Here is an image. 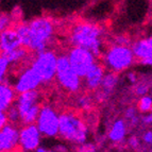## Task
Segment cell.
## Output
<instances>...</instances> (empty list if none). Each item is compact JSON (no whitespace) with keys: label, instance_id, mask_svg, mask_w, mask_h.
<instances>
[{"label":"cell","instance_id":"1","mask_svg":"<svg viewBox=\"0 0 152 152\" xmlns=\"http://www.w3.org/2000/svg\"><path fill=\"white\" fill-rule=\"evenodd\" d=\"M21 45L33 52L46 50L54 35V25L49 17H37L15 27Z\"/></svg>","mask_w":152,"mask_h":152},{"label":"cell","instance_id":"13","mask_svg":"<svg viewBox=\"0 0 152 152\" xmlns=\"http://www.w3.org/2000/svg\"><path fill=\"white\" fill-rule=\"evenodd\" d=\"M107 74V68L103 64L98 62L94 64V66L88 70L85 77L83 78V83L85 88L91 91H96L101 87L103 79Z\"/></svg>","mask_w":152,"mask_h":152},{"label":"cell","instance_id":"22","mask_svg":"<svg viewBox=\"0 0 152 152\" xmlns=\"http://www.w3.org/2000/svg\"><path fill=\"white\" fill-rule=\"evenodd\" d=\"M5 113H7V116H8V119L10 124H17L18 122H21L20 114H19V111H18V109L16 107L15 104H13L8 111H5Z\"/></svg>","mask_w":152,"mask_h":152},{"label":"cell","instance_id":"27","mask_svg":"<svg viewBox=\"0 0 152 152\" xmlns=\"http://www.w3.org/2000/svg\"><path fill=\"white\" fill-rule=\"evenodd\" d=\"M140 140L144 145V147H152V130L147 129L145 130L140 134Z\"/></svg>","mask_w":152,"mask_h":152},{"label":"cell","instance_id":"17","mask_svg":"<svg viewBox=\"0 0 152 152\" xmlns=\"http://www.w3.org/2000/svg\"><path fill=\"white\" fill-rule=\"evenodd\" d=\"M128 128H129V124L126 121V119H122V118L116 119L113 122L111 128H110L109 140L113 144H120V142H122L126 140V137H127Z\"/></svg>","mask_w":152,"mask_h":152},{"label":"cell","instance_id":"34","mask_svg":"<svg viewBox=\"0 0 152 152\" xmlns=\"http://www.w3.org/2000/svg\"><path fill=\"white\" fill-rule=\"evenodd\" d=\"M140 64H142L144 66H148V67H152V58H146V60H142L140 61Z\"/></svg>","mask_w":152,"mask_h":152},{"label":"cell","instance_id":"33","mask_svg":"<svg viewBox=\"0 0 152 152\" xmlns=\"http://www.w3.org/2000/svg\"><path fill=\"white\" fill-rule=\"evenodd\" d=\"M7 124H9L7 113H5V112H0V128L4 127Z\"/></svg>","mask_w":152,"mask_h":152},{"label":"cell","instance_id":"12","mask_svg":"<svg viewBox=\"0 0 152 152\" xmlns=\"http://www.w3.org/2000/svg\"><path fill=\"white\" fill-rule=\"evenodd\" d=\"M19 131L17 126L13 124H7L0 130V151L15 152L20 148L19 142Z\"/></svg>","mask_w":152,"mask_h":152},{"label":"cell","instance_id":"18","mask_svg":"<svg viewBox=\"0 0 152 152\" xmlns=\"http://www.w3.org/2000/svg\"><path fill=\"white\" fill-rule=\"evenodd\" d=\"M14 86L10 85L7 82H1L0 85V111H8L13 104L15 103L16 95Z\"/></svg>","mask_w":152,"mask_h":152},{"label":"cell","instance_id":"4","mask_svg":"<svg viewBox=\"0 0 152 152\" xmlns=\"http://www.w3.org/2000/svg\"><path fill=\"white\" fill-rule=\"evenodd\" d=\"M103 65L109 71L119 74L133 65L135 58L132 47L113 44L102 54Z\"/></svg>","mask_w":152,"mask_h":152},{"label":"cell","instance_id":"28","mask_svg":"<svg viewBox=\"0 0 152 152\" xmlns=\"http://www.w3.org/2000/svg\"><path fill=\"white\" fill-rule=\"evenodd\" d=\"M97 148L91 142H84L82 145H79L77 148V152H96Z\"/></svg>","mask_w":152,"mask_h":152},{"label":"cell","instance_id":"14","mask_svg":"<svg viewBox=\"0 0 152 152\" xmlns=\"http://www.w3.org/2000/svg\"><path fill=\"white\" fill-rule=\"evenodd\" d=\"M21 41L20 37L18 35V32L16 28H10L5 29L1 31L0 34V50L1 53H9L11 51L21 47Z\"/></svg>","mask_w":152,"mask_h":152},{"label":"cell","instance_id":"30","mask_svg":"<svg viewBox=\"0 0 152 152\" xmlns=\"http://www.w3.org/2000/svg\"><path fill=\"white\" fill-rule=\"evenodd\" d=\"M114 44L117 45H124L130 46V38L127 35H117L114 38Z\"/></svg>","mask_w":152,"mask_h":152},{"label":"cell","instance_id":"10","mask_svg":"<svg viewBox=\"0 0 152 152\" xmlns=\"http://www.w3.org/2000/svg\"><path fill=\"white\" fill-rule=\"evenodd\" d=\"M43 134L37 128L36 124H23L19 131L20 149L23 152L35 151L42 142Z\"/></svg>","mask_w":152,"mask_h":152},{"label":"cell","instance_id":"21","mask_svg":"<svg viewBox=\"0 0 152 152\" xmlns=\"http://www.w3.org/2000/svg\"><path fill=\"white\" fill-rule=\"evenodd\" d=\"M124 119L128 122L130 127H136L137 124L140 122V119L138 114H137V109L134 107H129V109L126 110V113H124Z\"/></svg>","mask_w":152,"mask_h":152},{"label":"cell","instance_id":"7","mask_svg":"<svg viewBox=\"0 0 152 152\" xmlns=\"http://www.w3.org/2000/svg\"><path fill=\"white\" fill-rule=\"evenodd\" d=\"M58 56L56 52L46 49L37 52L31 62V67L39 75L44 84H48L56 79L58 68Z\"/></svg>","mask_w":152,"mask_h":152},{"label":"cell","instance_id":"9","mask_svg":"<svg viewBox=\"0 0 152 152\" xmlns=\"http://www.w3.org/2000/svg\"><path fill=\"white\" fill-rule=\"evenodd\" d=\"M35 124L43 136L56 137L60 129V114L50 105H43Z\"/></svg>","mask_w":152,"mask_h":152},{"label":"cell","instance_id":"19","mask_svg":"<svg viewBox=\"0 0 152 152\" xmlns=\"http://www.w3.org/2000/svg\"><path fill=\"white\" fill-rule=\"evenodd\" d=\"M28 51L29 50L26 48V47L21 46L19 48L9 52V53H5V54L1 53V54H4V56H7V58L9 60L11 65H14V64H17V63H19V62L23 61V60L27 58V56H28Z\"/></svg>","mask_w":152,"mask_h":152},{"label":"cell","instance_id":"29","mask_svg":"<svg viewBox=\"0 0 152 152\" xmlns=\"http://www.w3.org/2000/svg\"><path fill=\"white\" fill-rule=\"evenodd\" d=\"M11 20H12V18L8 14H1V17H0V29H1V31L10 28Z\"/></svg>","mask_w":152,"mask_h":152},{"label":"cell","instance_id":"11","mask_svg":"<svg viewBox=\"0 0 152 152\" xmlns=\"http://www.w3.org/2000/svg\"><path fill=\"white\" fill-rule=\"evenodd\" d=\"M42 84L44 83L39 75L31 66H29L23 69L17 77L15 83H14V88L18 94H21L26 91H35Z\"/></svg>","mask_w":152,"mask_h":152},{"label":"cell","instance_id":"5","mask_svg":"<svg viewBox=\"0 0 152 152\" xmlns=\"http://www.w3.org/2000/svg\"><path fill=\"white\" fill-rule=\"evenodd\" d=\"M14 104L19 111L23 124H35L42 109L41 95L37 89L18 94Z\"/></svg>","mask_w":152,"mask_h":152},{"label":"cell","instance_id":"24","mask_svg":"<svg viewBox=\"0 0 152 152\" xmlns=\"http://www.w3.org/2000/svg\"><path fill=\"white\" fill-rule=\"evenodd\" d=\"M127 144L128 147L130 149L134 150V151L142 152V150H144V145L142 142V140H140V137L136 136V135H132L129 140H127Z\"/></svg>","mask_w":152,"mask_h":152},{"label":"cell","instance_id":"35","mask_svg":"<svg viewBox=\"0 0 152 152\" xmlns=\"http://www.w3.org/2000/svg\"><path fill=\"white\" fill-rule=\"evenodd\" d=\"M54 150L58 152H67V148H66V146H64V145H58V146L54 148Z\"/></svg>","mask_w":152,"mask_h":152},{"label":"cell","instance_id":"3","mask_svg":"<svg viewBox=\"0 0 152 152\" xmlns=\"http://www.w3.org/2000/svg\"><path fill=\"white\" fill-rule=\"evenodd\" d=\"M88 127L83 118L76 112L65 111L60 114L58 136L72 145H82L87 142Z\"/></svg>","mask_w":152,"mask_h":152},{"label":"cell","instance_id":"23","mask_svg":"<svg viewBox=\"0 0 152 152\" xmlns=\"http://www.w3.org/2000/svg\"><path fill=\"white\" fill-rule=\"evenodd\" d=\"M134 86V93L136 96L142 97L145 96V95L150 94V89H151V86L149 85V83L147 82H142V81H138Z\"/></svg>","mask_w":152,"mask_h":152},{"label":"cell","instance_id":"8","mask_svg":"<svg viewBox=\"0 0 152 152\" xmlns=\"http://www.w3.org/2000/svg\"><path fill=\"white\" fill-rule=\"evenodd\" d=\"M67 56H68L71 67L81 78L85 77L89 69L97 62V56L91 51L82 48V47L72 46V48L69 49Z\"/></svg>","mask_w":152,"mask_h":152},{"label":"cell","instance_id":"32","mask_svg":"<svg viewBox=\"0 0 152 152\" xmlns=\"http://www.w3.org/2000/svg\"><path fill=\"white\" fill-rule=\"evenodd\" d=\"M140 124L146 126V127H149V126H152V111L148 114H145L144 116L142 117L140 119Z\"/></svg>","mask_w":152,"mask_h":152},{"label":"cell","instance_id":"25","mask_svg":"<svg viewBox=\"0 0 152 152\" xmlns=\"http://www.w3.org/2000/svg\"><path fill=\"white\" fill-rule=\"evenodd\" d=\"M77 104L82 111H91L93 107V100L86 95H82L77 99Z\"/></svg>","mask_w":152,"mask_h":152},{"label":"cell","instance_id":"6","mask_svg":"<svg viewBox=\"0 0 152 152\" xmlns=\"http://www.w3.org/2000/svg\"><path fill=\"white\" fill-rule=\"evenodd\" d=\"M56 80L58 85L70 94H77L82 87V78L71 67L67 54L58 56V68Z\"/></svg>","mask_w":152,"mask_h":152},{"label":"cell","instance_id":"36","mask_svg":"<svg viewBox=\"0 0 152 152\" xmlns=\"http://www.w3.org/2000/svg\"><path fill=\"white\" fill-rule=\"evenodd\" d=\"M35 152H47V149H46V148L41 147V146H39V147H38L37 149L35 150Z\"/></svg>","mask_w":152,"mask_h":152},{"label":"cell","instance_id":"31","mask_svg":"<svg viewBox=\"0 0 152 152\" xmlns=\"http://www.w3.org/2000/svg\"><path fill=\"white\" fill-rule=\"evenodd\" d=\"M126 78H127L128 82L131 85H135L138 82V76H137V74L134 72V71H129L127 74V76H126Z\"/></svg>","mask_w":152,"mask_h":152},{"label":"cell","instance_id":"2","mask_svg":"<svg viewBox=\"0 0 152 152\" xmlns=\"http://www.w3.org/2000/svg\"><path fill=\"white\" fill-rule=\"evenodd\" d=\"M103 32L99 26L91 23H80L72 27L69 42L75 47H82L91 51L95 56L103 54Z\"/></svg>","mask_w":152,"mask_h":152},{"label":"cell","instance_id":"15","mask_svg":"<svg viewBox=\"0 0 152 152\" xmlns=\"http://www.w3.org/2000/svg\"><path fill=\"white\" fill-rule=\"evenodd\" d=\"M118 75L113 71H109L105 74V77L103 79V82L101 84V87L96 91V98L98 101H105L109 98L110 95L113 94V91L116 88L117 84H118Z\"/></svg>","mask_w":152,"mask_h":152},{"label":"cell","instance_id":"38","mask_svg":"<svg viewBox=\"0 0 152 152\" xmlns=\"http://www.w3.org/2000/svg\"><path fill=\"white\" fill-rule=\"evenodd\" d=\"M150 95L152 96V85H151V89H150Z\"/></svg>","mask_w":152,"mask_h":152},{"label":"cell","instance_id":"16","mask_svg":"<svg viewBox=\"0 0 152 152\" xmlns=\"http://www.w3.org/2000/svg\"><path fill=\"white\" fill-rule=\"evenodd\" d=\"M132 50L138 61L152 58V36L142 37L132 44Z\"/></svg>","mask_w":152,"mask_h":152},{"label":"cell","instance_id":"37","mask_svg":"<svg viewBox=\"0 0 152 152\" xmlns=\"http://www.w3.org/2000/svg\"><path fill=\"white\" fill-rule=\"evenodd\" d=\"M47 152H58V151H56V150H47Z\"/></svg>","mask_w":152,"mask_h":152},{"label":"cell","instance_id":"20","mask_svg":"<svg viewBox=\"0 0 152 152\" xmlns=\"http://www.w3.org/2000/svg\"><path fill=\"white\" fill-rule=\"evenodd\" d=\"M137 111L142 114H148L152 111V96L151 95H145L140 97L136 104Z\"/></svg>","mask_w":152,"mask_h":152},{"label":"cell","instance_id":"26","mask_svg":"<svg viewBox=\"0 0 152 152\" xmlns=\"http://www.w3.org/2000/svg\"><path fill=\"white\" fill-rule=\"evenodd\" d=\"M10 65L11 64L7 58V56L4 54H1V56H0V79H1V82H3V80H4L5 74L8 72Z\"/></svg>","mask_w":152,"mask_h":152}]
</instances>
